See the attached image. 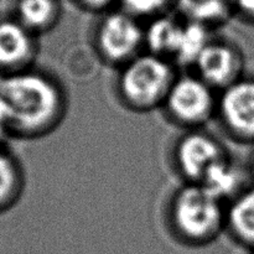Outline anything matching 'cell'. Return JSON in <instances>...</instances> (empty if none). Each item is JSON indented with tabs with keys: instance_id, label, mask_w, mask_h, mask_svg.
Segmentation results:
<instances>
[{
	"instance_id": "1",
	"label": "cell",
	"mask_w": 254,
	"mask_h": 254,
	"mask_svg": "<svg viewBox=\"0 0 254 254\" xmlns=\"http://www.w3.org/2000/svg\"><path fill=\"white\" fill-rule=\"evenodd\" d=\"M66 111L64 89L45 72L26 68L0 77V114L9 133L47 135L64 121Z\"/></svg>"
},
{
	"instance_id": "2",
	"label": "cell",
	"mask_w": 254,
	"mask_h": 254,
	"mask_svg": "<svg viewBox=\"0 0 254 254\" xmlns=\"http://www.w3.org/2000/svg\"><path fill=\"white\" fill-rule=\"evenodd\" d=\"M227 206L201 185L185 184L174 193L169 222L179 238L191 245H205L226 228Z\"/></svg>"
},
{
	"instance_id": "3",
	"label": "cell",
	"mask_w": 254,
	"mask_h": 254,
	"mask_svg": "<svg viewBox=\"0 0 254 254\" xmlns=\"http://www.w3.org/2000/svg\"><path fill=\"white\" fill-rule=\"evenodd\" d=\"M174 62L151 52H141L121 66L117 91L126 107L149 112L163 107L178 77Z\"/></svg>"
},
{
	"instance_id": "4",
	"label": "cell",
	"mask_w": 254,
	"mask_h": 254,
	"mask_svg": "<svg viewBox=\"0 0 254 254\" xmlns=\"http://www.w3.org/2000/svg\"><path fill=\"white\" fill-rule=\"evenodd\" d=\"M218 94L197 74L178 76L164 101L166 116L188 130L200 129L217 114Z\"/></svg>"
},
{
	"instance_id": "5",
	"label": "cell",
	"mask_w": 254,
	"mask_h": 254,
	"mask_svg": "<svg viewBox=\"0 0 254 254\" xmlns=\"http://www.w3.org/2000/svg\"><path fill=\"white\" fill-rule=\"evenodd\" d=\"M94 46L104 62L121 67L141 54L144 27L138 17L126 10L109 11L97 26Z\"/></svg>"
},
{
	"instance_id": "6",
	"label": "cell",
	"mask_w": 254,
	"mask_h": 254,
	"mask_svg": "<svg viewBox=\"0 0 254 254\" xmlns=\"http://www.w3.org/2000/svg\"><path fill=\"white\" fill-rule=\"evenodd\" d=\"M230 160L225 146L210 134L192 129L175 144L174 164L186 184L201 185L217 166Z\"/></svg>"
},
{
	"instance_id": "7",
	"label": "cell",
	"mask_w": 254,
	"mask_h": 254,
	"mask_svg": "<svg viewBox=\"0 0 254 254\" xmlns=\"http://www.w3.org/2000/svg\"><path fill=\"white\" fill-rule=\"evenodd\" d=\"M216 117L236 139L254 140V79L241 77L220 91Z\"/></svg>"
},
{
	"instance_id": "8",
	"label": "cell",
	"mask_w": 254,
	"mask_h": 254,
	"mask_svg": "<svg viewBox=\"0 0 254 254\" xmlns=\"http://www.w3.org/2000/svg\"><path fill=\"white\" fill-rule=\"evenodd\" d=\"M195 74L216 91L241 78L242 57L238 50L223 40L212 39L196 60Z\"/></svg>"
},
{
	"instance_id": "9",
	"label": "cell",
	"mask_w": 254,
	"mask_h": 254,
	"mask_svg": "<svg viewBox=\"0 0 254 254\" xmlns=\"http://www.w3.org/2000/svg\"><path fill=\"white\" fill-rule=\"evenodd\" d=\"M36 51V35L19 20L0 21V69L12 73L30 68Z\"/></svg>"
},
{
	"instance_id": "10",
	"label": "cell",
	"mask_w": 254,
	"mask_h": 254,
	"mask_svg": "<svg viewBox=\"0 0 254 254\" xmlns=\"http://www.w3.org/2000/svg\"><path fill=\"white\" fill-rule=\"evenodd\" d=\"M183 20L160 14L151 17L144 29V47L146 51L173 61L183 30Z\"/></svg>"
},
{
	"instance_id": "11",
	"label": "cell",
	"mask_w": 254,
	"mask_h": 254,
	"mask_svg": "<svg viewBox=\"0 0 254 254\" xmlns=\"http://www.w3.org/2000/svg\"><path fill=\"white\" fill-rule=\"evenodd\" d=\"M226 228L236 240L254 247V188L232 198L227 206Z\"/></svg>"
},
{
	"instance_id": "12",
	"label": "cell",
	"mask_w": 254,
	"mask_h": 254,
	"mask_svg": "<svg viewBox=\"0 0 254 254\" xmlns=\"http://www.w3.org/2000/svg\"><path fill=\"white\" fill-rule=\"evenodd\" d=\"M185 20L200 22L210 29L223 24L233 12L231 0H174Z\"/></svg>"
},
{
	"instance_id": "13",
	"label": "cell",
	"mask_w": 254,
	"mask_h": 254,
	"mask_svg": "<svg viewBox=\"0 0 254 254\" xmlns=\"http://www.w3.org/2000/svg\"><path fill=\"white\" fill-rule=\"evenodd\" d=\"M61 9L57 0H19L16 19L35 35L51 30L59 21Z\"/></svg>"
},
{
	"instance_id": "14",
	"label": "cell",
	"mask_w": 254,
	"mask_h": 254,
	"mask_svg": "<svg viewBox=\"0 0 254 254\" xmlns=\"http://www.w3.org/2000/svg\"><path fill=\"white\" fill-rule=\"evenodd\" d=\"M210 27L196 21L184 19L180 40L173 62L180 66L192 67L208 42L213 39Z\"/></svg>"
},
{
	"instance_id": "15",
	"label": "cell",
	"mask_w": 254,
	"mask_h": 254,
	"mask_svg": "<svg viewBox=\"0 0 254 254\" xmlns=\"http://www.w3.org/2000/svg\"><path fill=\"white\" fill-rule=\"evenodd\" d=\"M24 178L17 161L0 148V211L14 205L21 195Z\"/></svg>"
},
{
	"instance_id": "16",
	"label": "cell",
	"mask_w": 254,
	"mask_h": 254,
	"mask_svg": "<svg viewBox=\"0 0 254 254\" xmlns=\"http://www.w3.org/2000/svg\"><path fill=\"white\" fill-rule=\"evenodd\" d=\"M122 7L131 15L140 17H154L163 14L164 10L168 7L174 0H119Z\"/></svg>"
},
{
	"instance_id": "17",
	"label": "cell",
	"mask_w": 254,
	"mask_h": 254,
	"mask_svg": "<svg viewBox=\"0 0 254 254\" xmlns=\"http://www.w3.org/2000/svg\"><path fill=\"white\" fill-rule=\"evenodd\" d=\"M233 11L240 12L242 16L254 20V0H231Z\"/></svg>"
},
{
	"instance_id": "18",
	"label": "cell",
	"mask_w": 254,
	"mask_h": 254,
	"mask_svg": "<svg viewBox=\"0 0 254 254\" xmlns=\"http://www.w3.org/2000/svg\"><path fill=\"white\" fill-rule=\"evenodd\" d=\"M82 6L92 11H106L113 5L116 0H78Z\"/></svg>"
},
{
	"instance_id": "19",
	"label": "cell",
	"mask_w": 254,
	"mask_h": 254,
	"mask_svg": "<svg viewBox=\"0 0 254 254\" xmlns=\"http://www.w3.org/2000/svg\"><path fill=\"white\" fill-rule=\"evenodd\" d=\"M7 134H10V133H9V130H7V127H6V124H5L4 119H2L1 114H0V145H1L2 140H4L5 136H6Z\"/></svg>"
}]
</instances>
